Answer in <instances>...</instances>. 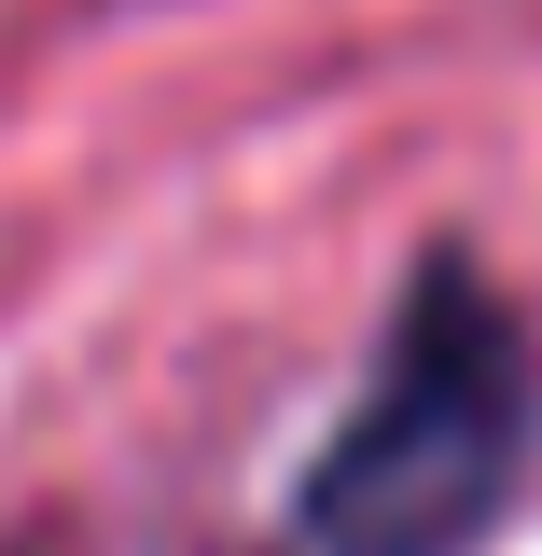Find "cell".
<instances>
[{
    "label": "cell",
    "instance_id": "cell-1",
    "mask_svg": "<svg viewBox=\"0 0 542 556\" xmlns=\"http://www.w3.org/2000/svg\"><path fill=\"white\" fill-rule=\"evenodd\" d=\"M529 431H542L529 306L474 251H431L376 334V376L348 390L335 445L292 486V543L306 556H459L515 501Z\"/></svg>",
    "mask_w": 542,
    "mask_h": 556
}]
</instances>
